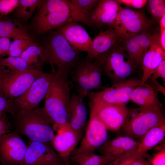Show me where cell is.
I'll return each mask as SVG.
<instances>
[{
    "mask_svg": "<svg viewBox=\"0 0 165 165\" xmlns=\"http://www.w3.org/2000/svg\"><path fill=\"white\" fill-rule=\"evenodd\" d=\"M56 72L53 70H51L49 73L45 72L32 83L24 94L13 100L16 112L39 107L41 101L46 97Z\"/></svg>",
    "mask_w": 165,
    "mask_h": 165,
    "instance_id": "obj_10",
    "label": "cell"
},
{
    "mask_svg": "<svg viewBox=\"0 0 165 165\" xmlns=\"http://www.w3.org/2000/svg\"><path fill=\"white\" fill-rule=\"evenodd\" d=\"M120 4H123L126 7L141 9L144 7L147 2L146 0H117Z\"/></svg>",
    "mask_w": 165,
    "mask_h": 165,
    "instance_id": "obj_38",
    "label": "cell"
},
{
    "mask_svg": "<svg viewBox=\"0 0 165 165\" xmlns=\"http://www.w3.org/2000/svg\"><path fill=\"white\" fill-rule=\"evenodd\" d=\"M10 39L7 37H0V48L3 58L8 56L9 52L11 43Z\"/></svg>",
    "mask_w": 165,
    "mask_h": 165,
    "instance_id": "obj_40",
    "label": "cell"
},
{
    "mask_svg": "<svg viewBox=\"0 0 165 165\" xmlns=\"http://www.w3.org/2000/svg\"><path fill=\"white\" fill-rule=\"evenodd\" d=\"M0 68L12 72L34 69L20 57L9 56L0 59Z\"/></svg>",
    "mask_w": 165,
    "mask_h": 165,
    "instance_id": "obj_30",
    "label": "cell"
},
{
    "mask_svg": "<svg viewBox=\"0 0 165 165\" xmlns=\"http://www.w3.org/2000/svg\"><path fill=\"white\" fill-rule=\"evenodd\" d=\"M12 124L9 121L7 113H0V138L11 132Z\"/></svg>",
    "mask_w": 165,
    "mask_h": 165,
    "instance_id": "obj_35",
    "label": "cell"
},
{
    "mask_svg": "<svg viewBox=\"0 0 165 165\" xmlns=\"http://www.w3.org/2000/svg\"><path fill=\"white\" fill-rule=\"evenodd\" d=\"M163 79L165 82V59L163 60L157 68L155 70L150 77V81L152 82L158 78Z\"/></svg>",
    "mask_w": 165,
    "mask_h": 165,
    "instance_id": "obj_37",
    "label": "cell"
},
{
    "mask_svg": "<svg viewBox=\"0 0 165 165\" xmlns=\"http://www.w3.org/2000/svg\"><path fill=\"white\" fill-rule=\"evenodd\" d=\"M68 78L56 72L45 98L43 107L55 125L68 123L71 94Z\"/></svg>",
    "mask_w": 165,
    "mask_h": 165,
    "instance_id": "obj_4",
    "label": "cell"
},
{
    "mask_svg": "<svg viewBox=\"0 0 165 165\" xmlns=\"http://www.w3.org/2000/svg\"><path fill=\"white\" fill-rule=\"evenodd\" d=\"M121 8L116 0H100L88 13L84 24L98 29L105 26L113 28Z\"/></svg>",
    "mask_w": 165,
    "mask_h": 165,
    "instance_id": "obj_15",
    "label": "cell"
},
{
    "mask_svg": "<svg viewBox=\"0 0 165 165\" xmlns=\"http://www.w3.org/2000/svg\"><path fill=\"white\" fill-rule=\"evenodd\" d=\"M46 34L38 44L51 69L68 77L80 60L79 52L74 50L56 30Z\"/></svg>",
    "mask_w": 165,
    "mask_h": 165,
    "instance_id": "obj_2",
    "label": "cell"
},
{
    "mask_svg": "<svg viewBox=\"0 0 165 165\" xmlns=\"http://www.w3.org/2000/svg\"><path fill=\"white\" fill-rule=\"evenodd\" d=\"M19 0H0V16L13 12L19 3Z\"/></svg>",
    "mask_w": 165,
    "mask_h": 165,
    "instance_id": "obj_34",
    "label": "cell"
},
{
    "mask_svg": "<svg viewBox=\"0 0 165 165\" xmlns=\"http://www.w3.org/2000/svg\"><path fill=\"white\" fill-rule=\"evenodd\" d=\"M56 30L64 37L74 50L85 52L87 54L90 52L93 40L78 22L68 23L56 28Z\"/></svg>",
    "mask_w": 165,
    "mask_h": 165,
    "instance_id": "obj_19",
    "label": "cell"
},
{
    "mask_svg": "<svg viewBox=\"0 0 165 165\" xmlns=\"http://www.w3.org/2000/svg\"><path fill=\"white\" fill-rule=\"evenodd\" d=\"M106 127L95 112L90 109V118L79 147L72 152L94 153L108 140Z\"/></svg>",
    "mask_w": 165,
    "mask_h": 165,
    "instance_id": "obj_13",
    "label": "cell"
},
{
    "mask_svg": "<svg viewBox=\"0 0 165 165\" xmlns=\"http://www.w3.org/2000/svg\"><path fill=\"white\" fill-rule=\"evenodd\" d=\"M164 121L162 109L139 107L129 109L122 129L125 136L140 141L148 131Z\"/></svg>",
    "mask_w": 165,
    "mask_h": 165,
    "instance_id": "obj_6",
    "label": "cell"
},
{
    "mask_svg": "<svg viewBox=\"0 0 165 165\" xmlns=\"http://www.w3.org/2000/svg\"><path fill=\"white\" fill-rule=\"evenodd\" d=\"M156 24L147 17L143 10L122 7L113 29L118 40H121L154 28Z\"/></svg>",
    "mask_w": 165,
    "mask_h": 165,
    "instance_id": "obj_7",
    "label": "cell"
},
{
    "mask_svg": "<svg viewBox=\"0 0 165 165\" xmlns=\"http://www.w3.org/2000/svg\"><path fill=\"white\" fill-rule=\"evenodd\" d=\"M53 128L57 133L51 141L53 148L61 158L68 162L71 154L75 149L82 135L74 131L68 123L60 125H53Z\"/></svg>",
    "mask_w": 165,
    "mask_h": 165,
    "instance_id": "obj_17",
    "label": "cell"
},
{
    "mask_svg": "<svg viewBox=\"0 0 165 165\" xmlns=\"http://www.w3.org/2000/svg\"><path fill=\"white\" fill-rule=\"evenodd\" d=\"M139 143V141L129 137L119 136L107 140L97 149L102 155L117 159L124 156L132 157Z\"/></svg>",
    "mask_w": 165,
    "mask_h": 165,
    "instance_id": "obj_20",
    "label": "cell"
},
{
    "mask_svg": "<svg viewBox=\"0 0 165 165\" xmlns=\"http://www.w3.org/2000/svg\"><path fill=\"white\" fill-rule=\"evenodd\" d=\"M130 165H152L151 163L142 158L134 160Z\"/></svg>",
    "mask_w": 165,
    "mask_h": 165,
    "instance_id": "obj_44",
    "label": "cell"
},
{
    "mask_svg": "<svg viewBox=\"0 0 165 165\" xmlns=\"http://www.w3.org/2000/svg\"><path fill=\"white\" fill-rule=\"evenodd\" d=\"M0 37L12 38L13 40L31 37L26 28L17 20L0 16Z\"/></svg>",
    "mask_w": 165,
    "mask_h": 165,
    "instance_id": "obj_25",
    "label": "cell"
},
{
    "mask_svg": "<svg viewBox=\"0 0 165 165\" xmlns=\"http://www.w3.org/2000/svg\"><path fill=\"white\" fill-rule=\"evenodd\" d=\"M160 29H165V14L160 19L159 21Z\"/></svg>",
    "mask_w": 165,
    "mask_h": 165,
    "instance_id": "obj_46",
    "label": "cell"
},
{
    "mask_svg": "<svg viewBox=\"0 0 165 165\" xmlns=\"http://www.w3.org/2000/svg\"><path fill=\"white\" fill-rule=\"evenodd\" d=\"M36 43L31 37L13 39L10 45L8 56L20 57L26 49Z\"/></svg>",
    "mask_w": 165,
    "mask_h": 165,
    "instance_id": "obj_32",
    "label": "cell"
},
{
    "mask_svg": "<svg viewBox=\"0 0 165 165\" xmlns=\"http://www.w3.org/2000/svg\"><path fill=\"white\" fill-rule=\"evenodd\" d=\"M27 145L16 131L0 138V162L2 165H23Z\"/></svg>",
    "mask_w": 165,
    "mask_h": 165,
    "instance_id": "obj_14",
    "label": "cell"
},
{
    "mask_svg": "<svg viewBox=\"0 0 165 165\" xmlns=\"http://www.w3.org/2000/svg\"><path fill=\"white\" fill-rule=\"evenodd\" d=\"M89 99L90 109L95 112L108 130L115 131L123 128L128 112L126 106L108 104L96 98Z\"/></svg>",
    "mask_w": 165,
    "mask_h": 165,
    "instance_id": "obj_11",
    "label": "cell"
},
{
    "mask_svg": "<svg viewBox=\"0 0 165 165\" xmlns=\"http://www.w3.org/2000/svg\"><path fill=\"white\" fill-rule=\"evenodd\" d=\"M160 30V43L163 49L165 50V29H161Z\"/></svg>",
    "mask_w": 165,
    "mask_h": 165,
    "instance_id": "obj_43",
    "label": "cell"
},
{
    "mask_svg": "<svg viewBox=\"0 0 165 165\" xmlns=\"http://www.w3.org/2000/svg\"><path fill=\"white\" fill-rule=\"evenodd\" d=\"M42 0H19L14 10V16L23 21L28 20L37 9Z\"/></svg>",
    "mask_w": 165,
    "mask_h": 165,
    "instance_id": "obj_28",
    "label": "cell"
},
{
    "mask_svg": "<svg viewBox=\"0 0 165 165\" xmlns=\"http://www.w3.org/2000/svg\"><path fill=\"white\" fill-rule=\"evenodd\" d=\"M141 79L130 77L110 87H104L102 90L90 92L87 96L89 98H94L111 104L124 106L130 101L133 90L140 83Z\"/></svg>",
    "mask_w": 165,
    "mask_h": 165,
    "instance_id": "obj_12",
    "label": "cell"
},
{
    "mask_svg": "<svg viewBox=\"0 0 165 165\" xmlns=\"http://www.w3.org/2000/svg\"><path fill=\"white\" fill-rule=\"evenodd\" d=\"M117 159L94 153L72 152L69 159L74 165H108Z\"/></svg>",
    "mask_w": 165,
    "mask_h": 165,
    "instance_id": "obj_26",
    "label": "cell"
},
{
    "mask_svg": "<svg viewBox=\"0 0 165 165\" xmlns=\"http://www.w3.org/2000/svg\"><path fill=\"white\" fill-rule=\"evenodd\" d=\"M31 23L35 33L43 35L68 23H85L88 13L68 0H44L38 8Z\"/></svg>",
    "mask_w": 165,
    "mask_h": 165,
    "instance_id": "obj_1",
    "label": "cell"
},
{
    "mask_svg": "<svg viewBox=\"0 0 165 165\" xmlns=\"http://www.w3.org/2000/svg\"><path fill=\"white\" fill-rule=\"evenodd\" d=\"M16 112V110L13 103V100L7 99L0 95V113H8L13 116Z\"/></svg>",
    "mask_w": 165,
    "mask_h": 165,
    "instance_id": "obj_36",
    "label": "cell"
},
{
    "mask_svg": "<svg viewBox=\"0 0 165 165\" xmlns=\"http://www.w3.org/2000/svg\"><path fill=\"white\" fill-rule=\"evenodd\" d=\"M150 82V85L155 91L157 92L158 91L160 92L165 95V89L164 87L162 86L157 80Z\"/></svg>",
    "mask_w": 165,
    "mask_h": 165,
    "instance_id": "obj_41",
    "label": "cell"
},
{
    "mask_svg": "<svg viewBox=\"0 0 165 165\" xmlns=\"http://www.w3.org/2000/svg\"><path fill=\"white\" fill-rule=\"evenodd\" d=\"M160 31L156 34L141 62L143 74L140 85L146 83L155 70L165 59V50L159 41Z\"/></svg>",
    "mask_w": 165,
    "mask_h": 165,
    "instance_id": "obj_21",
    "label": "cell"
},
{
    "mask_svg": "<svg viewBox=\"0 0 165 165\" xmlns=\"http://www.w3.org/2000/svg\"><path fill=\"white\" fill-rule=\"evenodd\" d=\"M6 72V69L0 68V95L3 97L2 93V86Z\"/></svg>",
    "mask_w": 165,
    "mask_h": 165,
    "instance_id": "obj_45",
    "label": "cell"
},
{
    "mask_svg": "<svg viewBox=\"0 0 165 165\" xmlns=\"http://www.w3.org/2000/svg\"><path fill=\"white\" fill-rule=\"evenodd\" d=\"M62 159L51 143L29 140L23 165H49Z\"/></svg>",
    "mask_w": 165,
    "mask_h": 165,
    "instance_id": "obj_18",
    "label": "cell"
},
{
    "mask_svg": "<svg viewBox=\"0 0 165 165\" xmlns=\"http://www.w3.org/2000/svg\"><path fill=\"white\" fill-rule=\"evenodd\" d=\"M165 136V121L148 131L139 141L132 158H142L148 150L156 146L164 139Z\"/></svg>",
    "mask_w": 165,
    "mask_h": 165,
    "instance_id": "obj_23",
    "label": "cell"
},
{
    "mask_svg": "<svg viewBox=\"0 0 165 165\" xmlns=\"http://www.w3.org/2000/svg\"><path fill=\"white\" fill-rule=\"evenodd\" d=\"M82 11L89 13L97 5L100 0H68Z\"/></svg>",
    "mask_w": 165,
    "mask_h": 165,
    "instance_id": "obj_33",
    "label": "cell"
},
{
    "mask_svg": "<svg viewBox=\"0 0 165 165\" xmlns=\"http://www.w3.org/2000/svg\"><path fill=\"white\" fill-rule=\"evenodd\" d=\"M102 69L96 60H80L71 72L72 80L76 84L78 94L87 97L94 90H103Z\"/></svg>",
    "mask_w": 165,
    "mask_h": 165,
    "instance_id": "obj_8",
    "label": "cell"
},
{
    "mask_svg": "<svg viewBox=\"0 0 165 165\" xmlns=\"http://www.w3.org/2000/svg\"><path fill=\"white\" fill-rule=\"evenodd\" d=\"M155 28L127 39L118 40L130 59L138 68L155 36L159 31Z\"/></svg>",
    "mask_w": 165,
    "mask_h": 165,
    "instance_id": "obj_16",
    "label": "cell"
},
{
    "mask_svg": "<svg viewBox=\"0 0 165 165\" xmlns=\"http://www.w3.org/2000/svg\"><path fill=\"white\" fill-rule=\"evenodd\" d=\"M152 165H165V148L160 150L151 159Z\"/></svg>",
    "mask_w": 165,
    "mask_h": 165,
    "instance_id": "obj_39",
    "label": "cell"
},
{
    "mask_svg": "<svg viewBox=\"0 0 165 165\" xmlns=\"http://www.w3.org/2000/svg\"><path fill=\"white\" fill-rule=\"evenodd\" d=\"M145 6L151 19L156 23H159L161 18L165 14V1L147 0Z\"/></svg>",
    "mask_w": 165,
    "mask_h": 165,
    "instance_id": "obj_31",
    "label": "cell"
},
{
    "mask_svg": "<svg viewBox=\"0 0 165 165\" xmlns=\"http://www.w3.org/2000/svg\"><path fill=\"white\" fill-rule=\"evenodd\" d=\"M118 40V36L113 28L108 27L105 30H101L93 40L91 50L85 59L94 61L99 55L109 49Z\"/></svg>",
    "mask_w": 165,
    "mask_h": 165,
    "instance_id": "obj_22",
    "label": "cell"
},
{
    "mask_svg": "<svg viewBox=\"0 0 165 165\" xmlns=\"http://www.w3.org/2000/svg\"><path fill=\"white\" fill-rule=\"evenodd\" d=\"M130 101L139 107L162 109V105L159 101L157 92L150 84L145 83L138 86L131 94Z\"/></svg>",
    "mask_w": 165,
    "mask_h": 165,
    "instance_id": "obj_24",
    "label": "cell"
},
{
    "mask_svg": "<svg viewBox=\"0 0 165 165\" xmlns=\"http://www.w3.org/2000/svg\"><path fill=\"white\" fill-rule=\"evenodd\" d=\"M3 57L2 56V52L1 49L0 48V59L2 58Z\"/></svg>",
    "mask_w": 165,
    "mask_h": 165,
    "instance_id": "obj_48",
    "label": "cell"
},
{
    "mask_svg": "<svg viewBox=\"0 0 165 165\" xmlns=\"http://www.w3.org/2000/svg\"><path fill=\"white\" fill-rule=\"evenodd\" d=\"M103 73L113 84L131 77L138 67L130 59L119 42L95 59Z\"/></svg>",
    "mask_w": 165,
    "mask_h": 165,
    "instance_id": "obj_5",
    "label": "cell"
},
{
    "mask_svg": "<svg viewBox=\"0 0 165 165\" xmlns=\"http://www.w3.org/2000/svg\"><path fill=\"white\" fill-rule=\"evenodd\" d=\"M49 165H70L68 162L64 161L63 159Z\"/></svg>",
    "mask_w": 165,
    "mask_h": 165,
    "instance_id": "obj_47",
    "label": "cell"
},
{
    "mask_svg": "<svg viewBox=\"0 0 165 165\" xmlns=\"http://www.w3.org/2000/svg\"><path fill=\"white\" fill-rule=\"evenodd\" d=\"M134 160L132 159H128L119 161L115 160L108 165H130Z\"/></svg>",
    "mask_w": 165,
    "mask_h": 165,
    "instance_id": "obj_42",
    "label": "cell"
},
{
    "mask_svg": "<svg viewBox=\"0 0 165 165\" xmlns=\"http://www.w3.org/2000/svg\"><path fill=\"white\" fill-rule=\"evenodd\" d=\"M15 131L29 140L51 143L55 134L53 122L43 107L20 110L12 116Z\"/></svg>",
    "mask_w": 165,
    "mask_h": 165,
    "instance_id": "obj_3",
    "label": "cell"
},
{
    "mask_svg": "<svg viewBox=\"0 0 165 165\" xmlns=\"http://www.w3.org/2000/svg\"><path fill=\"white\" fill-rule=\"evenodd\" d=\"M44 72L43 70L35 69L16 72L6 70L2 85V95L10 100L17 98L24 94Z\"/></svg>",
    "mask_w": 165,
    "mask_h": 165,
    "instance_id": "obj_9",
    "label": "cell"
},
{
    "mask_svg": "<svg viewBox=\"0 0 165 165\" xmlns=\"http://www.w3.org/2000/svg\"><path fill=\"white\" fill-rule=\"evenodd\" d=\"M84 98L78 94L71 95L69 106V115H72L77 117L86 125L87 112L83 100Z\"/></svg>",
    "mask_w": 165,
    "mask_h": 165,
    "instance_id": "obj_29",
    "label": "cell"
},
{
    "mask_svg": "<svg viewBox=\"0 0 165 165\" xmlns=\"http://www.w3.org/2000/svg\"><path fill=\"white\" fill-rule=\"evenodd\" d=\"M32 68L43 70V66L46 63V59L39 44L37 43L30 46L20 57Z\"/></svg>",
    "mask_w": 165,
    "mask_h": 165,
    "instance_id": "obj_27",
    "label": "cell"
}]
</instances>
